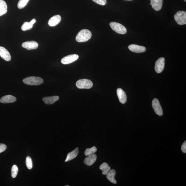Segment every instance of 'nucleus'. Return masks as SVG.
<instances>
[{
	"label": "nucleus",
	"mask_w": 186,
	"mask_h": 186,
	"mask_svg": "<svg viewBox=\"0 0 186 186\" xmlns=\"http://www.w3.org/2000/svg\"><path fill=\"white\" fill-rule=\"evenodd\" d=\"M22 46L28 50H34L37 49L38 46V44L35 41H28L23 42L22 44Z\"/></svg>",
	"instance_id": "nucleus-9"
},
{
	"label": "nucleus",
	"mask_w": 186,
	"mask_h": 186,
	"mask_svg": "<svg viewBox=\"0 0 186 186\" xmlns=\"http://www.w3.org/2000/svg\"><path fill=\"white\" fill-rule=\"evenodd\" d=\"M181 151L183 153H186V141L183 143L181 147Z\"/></svg>",
	"instance_id": "nucleus-29"
},
{
	"label": "nucleus",
	"mask_w": 186,
	"mask_h": 186,
	"mask_svg": "<svg viewBox=\"0 0 186 186\" xmlns=\"http://www.w3.org/2000/svg\"><path fill=\"white\" fill-rule=\"evenodd\" d=\"M0 57L3 59L9 62L11 60V57L9 52L3 46H0Z\"/></svg>",
	"instance_id": "nucleus-11"
},
{
	"label": "nucleus",
	"mask_w": 186,
	"mask_h": 186,
	"mask_svg": "<svg viewBox=\"0 0 186 186\" xmlns=\"http://www.w3.org/2000/svg\"><path fill=\"white\" fill-rule=\"evenodd\" d=\"M116 174V172L114 170H110L106 175L107 179L111 183L114 184H116L117 183V182L115 179Z\"/></svg>",
	"instance_id": "nucleus-18"
},
{
	"label": "nucleus",
	"mask_w": 186,
	"mask_h": 186,
	"mask_svg": "<svg viewBox=\"0 0 186 186\" xmlns=\"http://www.w3.org/2000/svg\"><path fill=\"white\" fill-rule=\"evenodd\" d=\"M175 19L177 23L180 25L186 24V13L184 11L177 12L174 16Z\"/></svg>",
	"instance_id": "nucleus-4"
},
{
	"label": "nucleus",
	"mask_w": 186,
	"mask_h": 186,
	"mask_svg": "<svg viewBox=\"0 0 186 186\" xmlns=\"http://www.w3.org/2000/svg\"><path fill=\"white\" fill-rule=\"evenodd\" d=\"M61 21V17L59 15L54 16L50 19L48 21V25L51 27L57 25Z\"/></svg>",
	"instance_id": "nucleus-14"
},
{
	"label": "nucleus",
	"mask_w": 186,
	"mask_h": 186,
	"mask_svg": "<svg viewBox=\"0 0 186 186\" xmlns=\"http://www.w3.org/2000/svg\"><path fill=\"white\" fill-rule=\"evenodd\" d=\"M33 25L30 23V22H25L22 26L21 29L23 31H26V30H30L33 28Z\"/></svg>",
	"instance_id": "nucleus-23"
},
{
	"label": "nucleus",
	"mask_w": 186,
	"mask_h": 186,
	"mask_svg": "<svg viewBox=\"0 0 186 186\" xmlns=\"http://www.w3.org/2000/svg\"><path fill=\"white\" fill-rule=\"evenodd\" d=\"M6 149V145L3 143H0V153L3 152Z\"/></svg>",
	"instance_id": "nucleus-28"
},
{
	"label": "nucleus",
	"mask_w": 186,
	"mask_h": 186,
	"mask_svg": "<svg viewBox=\"0 0 186 186\" xmlns=\"http://www.w3.org/2000/svg\"><path fill=\"white\" fill-rule=\"evenodd\" d=\"M59 99V97L58 96H53L44 97L42 99V100L46 104H51L58 100Z\"/></svg>",
	"instance_id": "nucleus-17"
},
{
	"label": "nucleus",
	"mask_w": 186,
	"mask_h": 186,
	"mask_svg": "<svg viewBox=\"0 0 186 186\" xmlns=\"http://www.w3.org/2000/svg\"><path fill=\"white\" fill-rule=\"evenodd\" d=\"M36 21V20L35 19H34L33 20H31V21L30 22V23H31L32 25H33L34 24H35Z\"/></svg>",
	"instance_id": "nucleus-30"
},
{
	"label": "nucleus",
	"mask_w": 186,
	"mask_h": 186,
	"mask_svg": "<svg viewBox=\"0 0 186 186\" xmlns=\"http://www.w3.org/2000/svg\"><path fill=\"white\" fill-rule=\"evenodd\" d=\"M152 106L155 113L159 116H162L163 114V110L157 99H154L152 102Z\"/></svg>",
	"instance_id": "nucleus-6"
},
{
	"label": "nucleus",
	"mask_w": 186,
	"mask_h": 186,
	"mask_svg": "<svg viewBox=\"0 0 186 186\" xmlns=\"http://www.w3.org/2000/svg\"><path fill=\"white\" fill-rule=\"evenodd\" d=\"M185 2L186 1V0H184Z\"/></svg>",
	"instance_id": "nucleus-33"
},
{
	"label": "nucleus",
	"mask_w": 186,
	"mask_h": 186,
	"mask_svg": "<svg viewBox=\"0 0 186 186\" xmlns=\"http://www.w3.org/2000/svg\"><path fill=\"white\" fill-rule=\"evenodd\" d=\"M99 168L102 171V174L104 175H106L111 169L109 167L108 164L106 162L103 163L100 166Z\"/></svg>",
	"instance_id": "nucleus-21"
},
{
	"label": "nucleus",
	"mask_w": 186,
	"mask_h": 186,
	"mask_svg": "<svg viewBox=\"0 0 186 186\" xmlns=\"http://www.w3.org/2000/svg\"><path fill=\"white\" fill-rule=\"evenodd\" d=\"M16 100L15 97L9 95L3 97L0 99V102L3 104H9L15 102Z\"/></svg>",
	"instance_id": "nucleus-16"
},
{
	"label": "nucleus",
	"mask_w": 186,
	"mask_h": 186,
	"mask_svg": "<svg viewBox=\"0 0 186 186\" xmlns=\"http://www.w3.org/2000/svg\"><path fill=\"white\" fill-rule=\"evenodd\" d=\"M97 151V149L95 147H93L90 148H87L84 151V155L86 156L94 153Z\"/></svg>",
	"instance_id": "nucleus-22"
},
{
	"label": "nucleus",
	"mask_w": 186,
	"mask_h": 186,
	"mask_svg": "<svg viewBox=\"0 0 186 186\" xmlns=\"http://www.w3.org/2000/svg\"><path fill=\"white\" fill-rule=\"evenodd\" d=\"M26 164L28 169L31 170L33 168V162L29 157L28 156L26 157Z\"/></svg>",
	"instance_id": "nucleus-26"
},
{
	"label": "nucleus",
	"mask_w": 186,
	"mask_h": 186,
	"mask_svg": "<svg viewBox=\"0 0 186 186\" xmlns=\"http://www.w3.org/2000/svg\"><path fill=\"white\" fill-rule=\"evenodd\" d=\"M128 48L131 51L135 53H142L146 51V48L142 46L132 44L128 46Z\"/></svg>",
	"instance_id": "nucleus-10"
},
{
	"label": "nucleus",
	"mask_w": 186,
	"mask_h": 186,
	"mask_svg": "<svg viewBox=\"0 0 186 186\" xmlns=\"http://www.w3.org/2000/svg\"><path fill=\"white\" fill-rule=\"evenodd\" d=\"M76 86L79 89H89L93 86L92 82L91 81L87 79H80L77 82Z\"/></svg>",
	"instance_id": "nucleus-5"
},
{
	"label": "nucleus",
	"mask_w": 186,
	"mask_h": 186,
	"mask_svg": "<svg viewBox=\"0 0 186 186\" xmlns=\"http://www.w3.org/2000/svg\"><path fill=\"white\" fill-rule=\"evenodd\" d=\"M79 58V57L77 54H70L62 58L61 60V62L64 64H69L77 60Z\"/></svg>",
	"instance_id": "nucleus-7"
},
{
	"label": "nucleus",
	"mask_w": 186,
	"mask_h": 186,
	"mask_svg": "<svg viewBox=\"0 0 186 186\" xmlns=\"http://www.w3.org/2000/svg\"><path fill=\"white\" fill-rule=\"evenodd\" d=\"M165 66V59L163 57L159 59L155 62V69L157 73H160L163 72Z\"/></svg>",
	"instance_id": "nucleus-8"
},
{
	"label": "nucleus",
	"mask_w": 186,
	"mask_h": 186,
	"mask_svg": "<svg viewBox=\"0 0 186 186\" xmlns=\"http://www.w3.org/2000/svg\"><path fill=\"white\" fill-rule=\"evenodd\" d=\"M29 0H19V2L18 3L17 6L20 9H23L27 5Z\"/></svg>",
	"instance_id": "nucleus-24"
},
{
	"label": "nucleus",
	"mask_w": 186,
	"mask_h": 186,
	"mask_svg": "<svg viewBox=\"0 0 186 186\" xmlns=\"http://www.w3.org/2000/svg\"><path fill=\"white\" fill-rule=\"evenodd\" d=\"M79 153L78 147H77L73 151L71 152L68 154L67 157L65 160V162H67L69 161L72 160V159L76 158L77 156Z\"/></svg>",
	"instance_id": "nucleus-19"
},
{
	"label": "nucleus",
	"mask_w": 186,
	"mask_h": 186,
	"mask_svg": "<svg viewBox=\"0 0 186 186\" xmlns=\"http://www.w3.org/2000/svg\"><path fill=\"white\" fill-rule=\"evenodd\" d=\"M126 1H132V0H126Z\"/></svg>",
	"instance_id": "nucleus-31"
},
{
	"label": "nucleus",
	"mask_w": 186,
	"mask_h": 186,
	"mask_svg": "<svg viewBox=\"0 0 186 186\" xmlns=\"http://www.w3.org/2000/svg\"><path fill=\"white\" fill-rule=\"evenodd\" d=\"M66 186H69L68 185H66Z\"/></svg>",
	"instance_id": "nucleus-32"
},
{
	"label": "nucleus",
	"mask_w": 186,
	"mask_h": 186,
	"mask_svg": "<svg viewBox=\"0 0 186 186\" xmlns=\"http://www.w3.org/2000/svg\"><path fill=\"white\" fill-rule=\"evenodd\" d=\"M110 25L112 29L117 33L120 34H125L127 33V30L126 28L120 24L112 22L110 23Z\"/></svg>",
	"instance_id": "nucleus-3"
},
{
	"label": "nucleus",
	"mask_w": 186,
	"mask_h": 186,
	"mask_svg": "<svg viewBox=\"0 0 186 186\" xmlns=\"http://www.w3.org/2000/svg\"><path fill=\"white\" fill-rule=\"evenodd\" d=\"M7 11L6 3L3 0H0V16L4 15Z\"/></svg>",
	"instance_id": "nucleus-20"
},
{
	"label": "nucleus",
	"mask_w": 186,
	"mask_h": 186,
	"mask_svg": "<svg viewBox=\"0 0 186 186\" xmlns=\"http://www.w3.org/2000/svg\"><path fill=\"white\" fill-rule=\"evenodd\" d=\"M19 171V168L16 165H14L11 168V176L13 178H15L16 177Z\"/></svg>",
	"instance_id": "nucleus-25"
},
{
	"label": "nucleus",
	"mask_w": 186,
	"mask_h": 186,
	"mask_svg": "<svg viewBox=\"0 0 186 186\" xmlns=\"http://www.w3.org/2000/svg\"><path fill=\"white\" fill-rule=\"evenodd\" d=\"M92 36V33L90 30L84 29L79 32L76 36V39L78 42H85L89 40Z\"/></svg>",
	"instance_id": "nucleus-1"
},
{
	"label": "nucleus",
	"mask_w": 186,
	"mask_h": 186,
	"mask_svg": "<svg viewBox=\"0 0 186 186\" xmlns=\"http://www.w3.org/2000/svg\"><path fill=\"white\" fill-rule=\"evenodd\" d=\"M92 1L102 6L106 5L107 3L106 0H92Z\"/></svg>",
	"instance_id": "nucleus-27"
},
{
	"label": "nucleus",
	"mask_w": 186,
	"mask_h": 186,
	"mask_svg": "<svg viewBox=\"0 0 186 186\" xmlns=\"http://www.w3.org/2000/svg\"><path fill=\"white\" fill-rule=\"evenodd\" d=\"M117 94L121 104H125L127 102V97L124 91L122 89L118 88L117 90Z\"/></svg>",
	"instance_id": "nucleus-12"
},
{
	"label": "nucleus",
	"mask_w": 186,
	"mask_h": 186,
	"mask_svg": "<svg viewBox=\"0 0 186 186\" xmlns=\"http://www.w3.org/2000/svg\"><path fill=\"white\" fill-rule=\"evenodd\" d=\"M153 9L156 11L161 10L163 4V0H150Z\"/></svg>",
	"instance_id": "nucleus-15"
},
{
	"label": "nucleus",
	"mask_w": 186,
	"mask_h": 186,
	"mask_svg": "<svg viewBox=\"0 0 186 186\" xmlns=\"http://www.w3.org/2000/svg\"><path fill=\"white\" fill-rule=\"evenodd\" d=\"M24 84L30 86H38L43 83V79L39 77L30 76L26 78L23 80Z\"/></svg>",
	"instance_id": "nucleus-2"
},
{
	"label": "nucleus",
	"mask_w": 186,
	"mask_h": 186,
	"mask_svg": "<svg viewBox=\"0 0 186 186\" xmlns=\"http://www.w3.org/2000/svg\"><path fill=\"white\" fill-rule=\"evenodd\" d=\"M97 158V157L95 154H92V155H88L84 159V163L86 165L90 166L95 162Z\"/></svg>",
	"instance_id": "nucleus-13"
}]
</instances>
